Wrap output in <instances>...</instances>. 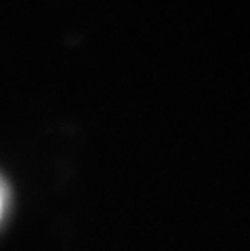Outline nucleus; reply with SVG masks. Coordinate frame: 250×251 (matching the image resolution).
Masks as SVG:
<instances>
[{
  "label": "nucleus",
  "instance_id": "f257e3e1",
  "mask_svg": "<svg viewBox=\"0 0 250 251\" xmlns=\"http://www.w3.org/2000/svg\"><path fill=\"white\" fill-rule=\"evenodd\" d=\"M7 204H8V191H7V186L3 185V181L0 180V221H2L5 216Z\"/></svg>",
  "mask_w": 250,
  "mask_h": 251
}]
</instances>
